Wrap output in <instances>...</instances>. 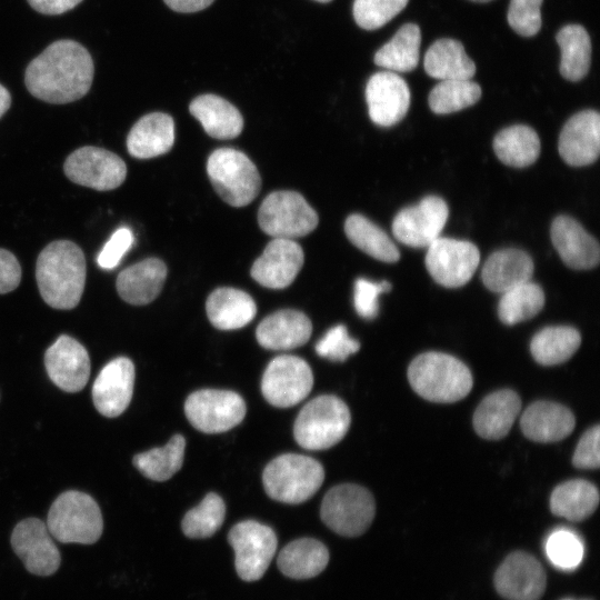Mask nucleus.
<instances>
[{"mask_svg":"<svg viewBox=\"0 0 600 600\" xmlns=\"http://www.w3.org/2000/svg\"><path fill=\"white\" fill-rule=\"evenodd\" d=\"M351 416L348 406L332 394L310 400L298 413L293 436L308 450H323L340 442L349 430Z\"/></svg>","mask_w":600,"mask_h":600,"instance_id":"nucleus-5","label":"nucleus"},{"mask_svg":"<svg viewBox=\"0 0 600 600\" xmlns=\"http://www.w3.org/2000/svg\"><path fill=\"white\" fill-rule=\"evenodd\" d=\"M376 502L370 491L354 483L331 488L321 502L323 523L343 537L361 536L370 527Z\"/></svg>","mask_w":600,"mask_h":600,"instance_id":"nucleus-8","label":"nucleus"},{"mask_svg":"<svg viewBox=\"0 0 600 600\" xmlns=\"http://www.w3.org/2000/svg\"><path fill=\"white\" fill-rule=\"evenodd\" d=\"M329 562L327 547L313 538H300L284 546L278 556L280 571L292 579H310L321 573Z\"/></svg>","mask_w":600,"mask_h":600,"instance_id":"nucleus-33","label":"nucleus"},{"mask_svg":"<svg viewBox=\"0 0 600 600\" xmlns=\"http://www.w3.org/2000/svg\"><path fill=\"white\" fill-rule=\"evenodd\" d=\"M421 32L417 24L406 23L374 54V63L392 72L412 71L419 62Z\"/></svg>","mask_w":600,"mask_h":600,"instance_id":"nucleus-35","label":"nucleus"},{"mask_svg":"<svg viewBox=\"0 0 600 600\" xmlns=\"http://www.w3.org/2000/svg\"><path fill=\"white\" fill-rule=\"evenodd\" d=\"M224 517L226 504L222 498L209 492L197 507L186 513L181 529L191 539L209 538L220 529Z\"/></svg>","mask_w":600,"mask_h":600,"instance_id":"nucleus-43","label":"nucleus"},{"mask_svg":"<svg viewBox=\"0 0 600 600\" xmlns=\"http://www.w3.org/2000/svg\"><path fill=\"white\" fill-rule=\"evenodd\" d=\"M11 547L32 574L51 576L60 567V551L47 524L37 518H27L14 527Z\"/></svg>","mask_w":600,"mask_h":600,"instance_id":"nucleus-16","label":"nucleus"},{"mask_svg":"<svg viewBox=\"0 0 600 600\" xmlns=\"http://www.w3.org/2000/svg\"><path fill=\"white\" fill-rule=\"evenodd\" d=\"M562 160L572 167L593 163L600 152V116L587 109L573 114L563 126L558 142Z\"/></svg>","mask_w":600,"mask_h":600,"instance_id":"nucleus-22","label":"nucleus"},{"mask_svg":"<svg viewBox=\"0 0 600 600\" xmlns=\"http://www.w3.org/2000/svg\"><path fill=\"white\" fill-rule=\"evenodd\" d=\"M82 0H28L29 4L43 14H61L79 4Z\"/></svg>","mask_w":600,"mask_h":600,"instance_id":"nucleus-52","label":"nucleus"},{"mask_svg":"<svg viewBox=\"0 0 600 600\" xmlns=\"http://www.w3.org/2000/svg\"><path fill=\"white\" fill-rule=\"evenodd\" d=\"M544 551L549 561L558 569L574 570L583 559L584 547L576 532L560 528L548 536Z\"/></svg>","mask_w":600,"mask_h":600,"instance_id":"nucleus-44","label":"nucleus"},{"mask_svg":"<svg viewBox=\"0 0 600 600\" xmlns=\"http://www.w3.org/2000/svg\"><path fill=\"white\" fill-rule=\"evenodd\" d=\"M532 273L533 261L527 252L503 249L488 257L481 270V279L490 291L503 293L529 281Z\"/></svg>","mask_w":600,"mask_h":600,"instance_id":"nucleus-29","label":"nucleus"},{"mask_svg":"<svg viewBox=\"0 0 600 600\" xmlns=\"http://www.w3.org/2000/svg\"><path fill=\"white\" fill-rule=\"evenodd\" d=\"M600 428L588 429L579 439L573 453L572 463L579 469H597L600 466L599 450Z\"/></svg>","mask_w":600,"mask_h":600,"instance_id":"nucleus-49","label":"nucleus"},{"mask_svg":"<svg viewBox=\"0 0 600 600\" xmlns=\"http://www.w3.org/2000/svg\"><path fill=\"white\" fill-rule=\"evenodd\" d=\"M184 449V437L174 434L163 447L136 454L133 464L144 477L153 481H166L181 469Z\"/></svg>","mask_w":600,"mask_h":600,"instance_id":"nucleus-40","label":"nucleus"},{"mask_svg":"<svg viewBox=\"0 0 600 600\" xmlns=\"http://www.w3.org/2000/svg\"><path fill=\"white\" fill-rule=\"evenodd\" d=\"M207 173L219 197L232 207L249 204L261 188L254 163L232 148L214 150L208 158Z\"/></svg>","mask_w":600,"mask_h":600,"instance_id":"nucleus-7","label":"nucleus"},{"mask_svg":"<svg viewBox=\"0 0 600 600\" xmlns=\"http://www.w3.org/2000/svg\"><path fill=\"white\" fill-rule=\"evenodd\" d=\"M426 72L438 80H470L476 73V63L467 54L462 43L450 38L434 41L423 60Z\"/></svg>","mask_w":600,"mask_h":600,"instance_id":"nucleus-32","label":"nucleus"},{"mask_svg":"<svg viewBox=\"0 0 600 600\" xmlns=\"http://www.w3.org/2000/svg\"><path fill=\"white\" fill-rule=\"evenodd\" d=\"M369 117L380 127H391L401 121L410 106L407 82L392 71L373 73L366 87Z\"/></svg>","mask_w":600,"mask_h":600,"instance_id":"nucleus-18","label":"nucleus"},{"mask_svg":"<svg viewBox=\"0 0 600 600\" xmlns=\"http://www.w3.org/2000/svg\"><path fill=\"white\" fill-rule=\"evenodd\" d=\"M360 349L358 340L351 338L346 326L330 328L316 344V352L330 361L342 362Z\"/></svg>","mask_w":600,"mask_h":600,"instance_id":"nucleus-46","label":"nucleus"},{"mask_svg":"<svg viewBox=\"0 0 600 600\" xmlns=\"http://www.w3.org/2000/svg\"><path fill=\"white\" fill-rule=\"evenodd\" d=\"M493 150L502 163L524 168L538 159L540 139L532 128L516 124L497 133L493 139Z\"/></svg>","mask_w":600,"mask_h":600,"instance_id":"nucleus-36","label":"nucleus"},{"mask_svg":"<svg viewBox=\"0 0 600 600\" xmlns=\"http://www.w3.org/2000/svg\"><path fill=\"white\" fill-rule=\"evenodd\" d=\"M209 321L220 330H236L247 326L257 313L254 300L244 291L222 287L213 290L207 299Z\"/></svg>","mask_w":600,"mask_h":600,"instance_id":"nucleus-31","label":"nucleus"},{"mask_svg":"<svg viewBox=\"0 0 600 600\" xmlns=\"http://www.w3.org/2000/svg\"><path fill=\"white\" fill-rule=\"evenodd\" d=\"M312 386L310 366L302 358L283 354L273 358L267 366L261 380V392L270 404L289 408L302 401Z\"/></svg>","mask_w":600,"mask_h":600,"instance_id":"nucleus-12","label":"nucleus"},{"mask_svg":"<svg viewBox=\"0 0 600 600\" xmlns=\"http://www.w3.org/2000/svg\"><path fill=\"white\" fill-rule=\"evenodd\" d=\"M409 0H354L352 12L357 24L376 30L404 9Z\"/></svg>","mask_w":600,"mask_h":600,"instance_id":"nucleus-45","label":"nucleus"},{"mask_svg":"<svg viewBox=\"0 0 600 600\" xmlns=\"http://www.w3.org/2000/svg\"><path fill=\"white\" fill-rule=\"evenodd\" d=\"M304 261L303 250L292 239L273 238L251 267V277L270 289L290 286Z\"/></svg>","mask_w":600,"mask_h":600,"instance_id":"nucleus-20","label":"nucleus"},{"mask_svg":"<svg viewBox=\"0 0 600 600\" xmlns=\"http://www.w3.org/2000/svg\"><path fill=\"white\" fill-rule=\"evenodd\" d=\"M166 278V263L158 258H149L123 269L117 278L116 287L126 302L144 306L159 296Z\"/></svg>","mask_w":600,"mask_h":600,"instance_id":"nucleus-26","label":"nucleus"},{"mask_svg":"<svg viewBox=\"0 0 600 600\" xmlns=\"http://www.w3.org/2000/svg\"><path fill=\"white\" fill-rule=\"evenodd\" d=\"M174 143L173 119L163 112L141 117L127 137L129 153L137 159H150L167 153Z\"/></svg>","mask_w":600,"mask_h":600,"instance_id":"nucleus-28","label":"nucleus"},{"mask_svg":"<svg viewBox=\"0 0 600 600\" xmlns=\"http://www.w3.org/2000/svg\"><path fill=\"white\" fill-rule=\"evenodd\" d=\"M470 1L483 3V2H489V1H492V0H470Z\"/></svg>","mask_w":600,"mask_h":600,"instance_id":"nucleus-55","label":"nucleus"},{"mask_svg":"<svg viewBox=\"0 0 600 600\" xmlns=\"http://www.w3.org/2000/svg\"><path fill=\"white\" fill-rule=\"evenodd\" d=\"M550 236L558 254L569 268L589 270L599 263L598 241L577 220L568 216L557 217Z\"/></svg>","mask_w":600,"mask_h":600,"instance_id":"nucleus-23","label":"nucleus"},{"mask_svg":"<svg viewBox=\"0 0 600 600\" xmlns=\"http://www.w3.org/2000/svg\"><path fill=\"white\" fill-rule=\"evenodd\" d=\"M344 232L353 246L377 260L392 263L400 258L398 248L388 234L361 214L347 218Z\"/></svg>","mask_w":600,"mask_h":600,"instance_id":"nucleus-39","label":"nucleus"},{"mask_svg":"<svg viewBox=\"0 0 600 600\" xmlns=\"http://www.w3.org/2000/svg\"><path fill=\"white\" fill-rule=\"evenodd\" d=\"M521 400L509 389L488 394L473 414L476 432L488 440L504 438L520 413Z\"/></svg>","mask_w":600,"mask_h":600,"instance_id":"nucleus-27","label":"nucleus"},{"mask_svg":"<svg viewBox=\"0 0 600 600\" xmlns=\"http://www.w3.org/2000/svg\"><path fill=\"white\" fill-rule=\"evenodd\" d=\"M446 201L437 196L423 198L417 206L400 210L392 222L396 239L412 248H428L448 220Z\"/></svg>","mask_w":600,"mask_h":600,"instance_id":"nucleus-15","label":"nucleus"},{"mask_svg":"<svg viewBox=\"0 0 600 600\" xmlns=\"http://www.w3.org/2000/svg\"><path fill=\"white\" fill-rule=\"evenodd\" d=\"M312 332L310 319L298 310L284 309L266 317L257 327L259 344L269 350H289L303 346Z\"/></svg>","mask_w":600,"mask_h":600,"instance_id":"nucleus-24","label":"nucleus"},{"mask_svg":"<svg viewBox=\"0 0 600 600\" xmlns=\"http://www.w3.org/2000/svg\"><path fill=\"white\" fill-rule=\"evenodd\" d=\"M480 262L477 246L464 240L437 238L426 253V268L431 278L446 288L464 286Z\"/></svg>","mask_w":600,"mask_h":600,"instance_id":"nucleus-13","label":"nucleus"},{"mask_svg":"<svg viewBox=\"0 0 600 600\" xmlns=\"http://www.w3.org/2000/svg\"><path fill=\"white\" fill-rule=\"evenodd\" d=\"M390 290L391 283L387 280L372 282L364 278H358L353 291V303L357 313L368 320L376 318L379 311V296Z\"/></svg>","mask_w":600,"mask_h":600,"instance_id":"nucleus-48","label":"nucleus"},{"mask_svg":"<svg viewBox=\"0 0 600 600\" xmlns=\"http://www.w3.org/2000/svg\"><path fill=\"white\" fill-rule=\"evenodd\" d=\"M228 540L238 576L248 582L262 578L277 551L274 531L258 521L244 520L231 528Z\"/></svg>","mask_w":600,"mask_h":600,"instance_id":"nucleus-10","label":"nucleus"},{"mask_svg":"<svg viewBox=\"0 0 600 600\" xmlns=\"http://www.w3.org/2000/svg\"><path fill=\"white\" fill-rule=\"evenodd\" d=\"M542 0H510L508 23L520 36L532 37L541 28Z\"/></svg>","mask_w":600,"mask_h":600,"instance_id":"nucleus-47","label":"nucleus"},{"mask_svg":"<svg viewBox=\"0 0 600 600\" xmlns=\"http://www.w3.org/2000/svg\"><path fill=\"white\" fill-rule=\"evenodd\" d=\"M581 343L579 331L569 326L546 327L537 332L530 351L533 359L542 366H556L569 360Z\"/></svg>","mask_w":600,"mask_h":600,"instance_id":"nucleus-38","label":"nucleus"},{"mask_svg":"<svg viewBox=\"0 0 600 600\" xmlns=\"http://www.w3.org/2000/svg\"><path fill=\"white\" fill-rule=\"evenodd\" d=\"M544 306L542 288L530 280L502 293L498 304L499 319L512 326L537 316Z\"/></svg>","mask_w":600,"mask_h":600,"instance_id":"nucleus-41","label":"nucleus"},{"mask_svg":"<svg viewBox=\"0 0 600 600\" xmlns=\"http://www.w3.org/2000/svg\"><path fill=\"white\" fill-rule=\"evenodd\" d=\"M573 413L564 406L551 401H537L521 416L523 434L536 442H557L567 438L574 429Z\"/></svg>","mask_w":600,"mask_h":600,"instance_id":"nucleus-25","label":"nucleus"},{"mask_svg":"<svg viewBox=\"0 0 600 600\" xmlns=\"http://www.w3.org/2000/svg\"><path fill=\"white\" fill-rule=\"evenodd\" d=\"M562 600H573V599L567 598V599H562Z\"/></svg>","mask_w":600,"mask_h":600,"instance_id":"nucleus-57","label":"nucleus"},{"mask_svg":"<svg viewBox=\"0 0 600 600\" xmlns=\"http://www.w3.org/2000/svg\"><path fill=\"white\" fill-rule=\"evenodd\" d=\"M21 281V267L13 253L0 248V293L14 290Z\"/></svg>","mask_w":600,"mask_h":600,"instance_id":"nucleus-51","label":"nucleus"},{"mask_svg":"<svg viewBox=\"0 0 600 600\" xmlns=\"http://www.w3.org/2000/svg\"><path fill=\"white\" fill-rule=\"evenodd\" d=\"M319 222L317 212L296 191H274L262 201L258 211L261 230L273 237L293 239L309 234Z\"/></svg>","mask_w":600,"mask_h":600,"instance_id":"nucleus-9","label":"nucleus"},{"mask_svg":"<svg viewBox=\"0 0 600 600\" xmlns=\"http://www.w3.org/2000/svg\"><path fill=\"white\" fill-rule=\"evenodd\" d=\"M481 88L470 80H441L429 93V107L437 114L466 109L479 101Z\"/></svg>","mask_w":600,"mask_h":600,"instance_id":"nucleus-42","label":"nucleus"},{"mask_svg":"<svg viewBox=\"0 0 600 600\" xmlns=\"http://www.w3.org/2000/svg\"><path fill=\"white\" fill-rule=\"evenodd\" d=\"M547 586L541 563L523 551L510 553L494 574V587L507 600H539Z\"/></svg>","mask_w":600,"mask_h":600,"instance_id":"nucleus-17","label":"nucleus"},{"mask_svg":"<svg viewBox=\"0 0 600 600\" xmlns=\"http://www.w3.org/2000/svg\"><path fill=\"white\" fill-rule=\"evenodd\" d=\"M11 104L10 92L0 84V118L8 111Z\"/></svg>","mask_w":600,"mask_h":600,"instance_id":"nucleus-54","label":"nucleus"},{"mask_svg":"<svg viewBox=\"0 0 600 600\" xmlns=\"http://www.w3.org/2000/svg\"><path fill=\"white\" fill-rule=\"evenodd\" d=\"M411 388L431 402L451 403L463 399L472 388L469 368L459 359L442 352H424L408 368Z\"/></svg>","mask_w":600,"mask_h":600,"instance_id":"nucleus-3","label":"nucleus"},{"mask_svg":"<svg viewBox=\"0 0 600 600\" xmlns=\"http://www.w3.org/2000/svg\"><path fill=\"white\" fill-rule=\"evenodd\" d=\"M44 366L51 381L61 390L78 392L90 377V358L76 339L62 334L46 351Z\"/></svg>","mask_w":600,"mask_h":600,"instance_id":"nucleus-19","label":"nucleus"},{"mask_svg":"<svg viewBox=\"0 0 600 600\" xmlns=\"http://www.w3.org/2000/svg\"><path fill=\"white\" fill-rule=\"evenodd\" d=\"M189 111L212 138L233 139L242 131L243 119L240 111L219 96L207 93L194 98Z\"/></svg>","mask_w":600,"mask_h":600,"instance_id":"nucleus-30","label":"nucleus"},{"mask_svg":"<svg viewBox=\"0 0 600 600\" xmlns=\"http://www.w3.org/2000/svg\"><path fill=\"white\" fill-rule=\"evenodd\" d=\"M556 40L561 51L560 73L569 81L583 79L590 68L591 41L588 31L580 24L562 27Z\"/></svg>","mask_w":600,"mask_h":600,"instance_id":"nucleus-37","label":"nucleus"},{"mask_svg":"<svg viewBox=\"0 0 600 600\" xmlns=\"http://www.w3.org/2000/svg\"><path fill=\"white\" fill-rule=\"evenodd\" d=\"M314 1L326 3V2H329V1H331V0H314Z\"/></svg>","mask_w":600,"mask_h":600,"instance_id":"nucleus-56","label":"nucleus"},{"mask_svg":"<svg viewBox=\"0 0 600 600\" xmlns=\"http://www.w3.org/2000/svg\"><path fill=\"white\" fill-rule=\"evenodd\" d=\"M132 243L133 234L131 230L128 228L118 229L99 253L97 258L99 267L103 269L116 268Z\"/></svg>","mask_w":600,"mask_h":600,"instance_id":"nucleus-50","label":"nucleus"},{"mask_svg":"<svg viewBox=\"0 0 600 600\" xmlns=\"http://www.w3.org/2000/svg\"><path fill=\"white\" fill-rule=\"evenodd\" d=\"M36 279L48 306L59 310L77 307L86 283V259L81 248L69 240L49 243L37 259Z\"/></svg>","mask_w":600,"mask_h":600,"instance_id":"nucleus-2","label":"nucleus"},{"mask_svg":"<svg viewBox=\"0 0 600 600\" xmlns=\"http://www.w3.org/2000/svg\"><path fill=\"white\" fill-rule=\"evenodd\" d=\"M164 3L177 12L190 13L208 8L213 0H163Z\"/></svg>","mask_w":600,"mask_h":600,"instance_id":"nucleus-53","label":"nucleus"},{"mask_svg":"<svg viewBox=\"0 0 600 600\" xmlns=\"http://www.w3.org/2000/svg\"><path fill=\"white\" fill-rule=\"evenodd\" d=\"M324 480V469L311 457L284 453L271 460L262 473L267 494L283 503L297 504L310 499Z\"/></svg>","mask_w":600,"mask_h":600,"instance_id":"nucleus-4","label":"nucleus"},{"mask_svg":"<svg viewBox=\"0 0 600 600\" xmlns=\"http://www.w3.org/2000/svg\"><path fill=\"white\" fill-rule=\"evenodd\" d=\"M134 384V366L126 357L108 362L92 386L96 409L104 417L120 416L129 406Z\"/></svg>","mask_w":600,"mask_h":600,"instance_id":"nucleus-21","label":"nucleus"},{"mask_svg":"<svg viewBox=\"0 0 600 600\" xmlns=\"http://www.w3.org/2000/svg\"><path fill=\"white\" fill-rule=\"evenodd\" d=\"M599 504L598 489L589 481L577 479L557 486L550 497V509L554 516L569 521H582L590 517Z\"/></svg>","mask_w":600,"mask_h":600,"instance_id":"nucleus-34","label":"nucleus"},{"mask_svg":"<svg viewBox=\"0 0 600 600\" xmlns=\"http://www.w3.org/2000/svg\"><path fill=\"white\" fill-rule=\"evenodd\" d=\"M47 528L62 543L92 544L101 537L103 520L93 498L70 490L61 493L51 504Z\"/></svg>","mask_w":600,"mask_h":600,"instance_id":"nucleus-6","label":"nucleus"},{"mask_svg":"<svg viewBox=\"0 0 600 600\" xmlns=\"http://www.w3.org/2000/svg\"><path fill=\"white\" fill-rule=\"evenodd\" d=\"M93 74L89 51L74 40L61 39L49 44L28 64L24 83L37 99L63 104L84 97Z\"/></svg>","mask_w":600,"mask_h":600,"instance_id":"nucleus-1","label":"nucleus"},{"mask_svg":"<svg viewBox=\"0 0 600 600\" xmlns=\"http://www.w3.org/2000/svg\"><path fill=\"white\" fill-rule=\"evenodd\" d=\"M189 422L204 433H220L238 426L246 416V403L230 390L202 389L192 392L184 402Z\"/></svg>","mask_w":600,"mask_h":600,"instance_id":"nucleus-11","label":"nucleus"},{"mask_svg":"<svg viewBox=\"0 0 600 600\" xmlns=\"http://www.w3.org/2000/svg\"><path fill=\"white\" fill-rule=\"evenodd\" d=\"M63 171L72 182L98 191L122 184L127 176L124 161L116 153L98 147L74 150L64 161Z\"/></svg>","mask_w":600,"mask_h":600,"instance_id":"nucleus-14","label":"nucleus"}]
</instances>
